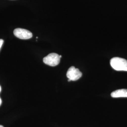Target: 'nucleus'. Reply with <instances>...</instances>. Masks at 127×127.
<instances>
[{
    "mask_svg": "<svg viewBox=\"0 0 127 127\" xmlns=\"http://www.w3.org/2000/svg\"><path fill=\"white\" fill-rule=\"evenodd\" d=\"M110 64L116 71H127V60L124 59L114 57L111 59Z\"/></svg>",
    "mask_w": 127,
    "mask_h": 127,
    "instance_id": "f257e3e1",
    "label": "nucleus"
},
{
    "mask_svg": "<svg viewBox=\"0 0 127 127\" xmlns=\"http://www.w3.org/2000/svg\"><path fill=\"white\" fill-rule=\"evenodd\" d=\"M61 57L62 56L61 55L55 53H52L44 57L43 59V61L48 65L55 66L59 64Z\"/></svg>",
    "mask_w": 127,
    "mask_h": 127,
    "instance_id": "f03ea898",
    "label": "nucleus"
},
{
    "mask_svg": "<svg viewBox=\"0 0 127 127\" xmlns=\"http://www.w3.org/2000/svg\"><path fill=\"white\" fill-rule=\"evenodd\" d=\"M0 127H3V126H2V125H0Z\"/></svg>",
    "mask_w": 127,
    "mask_h": 127,
    "instance_id": "6e6552de",
    "label": "nucleus"
},
{
    "mask_svg": "<svg viewBox=\"0 0 127 127\" xmlns=\"http://www.w3.org/2000/svg\"><path fill=\"white\" fill-rule=\"evenodd\" d=\"M0 91H1V87L0 86ZM1 104V99L0 98V105Z\"/></svg>",
    "mask_w": 127,
    "mask_h": 127,
    "instance_id": "0eeeda50",
    "label": "nucleus"
},
{
    "mask_svg": "<svg viewBox=\"0 0 127 127\" xmlns=\"http://www.w3.org/2000/svg\"><path fill=\"white\" fill-rule=\"evenodd\" d=\"M66 76L68 79L71 81H75L79 80L82 77V73L78 69L74 66H71L67 71Z\"/></svg>",
    "mask_w": 127,
    "mask_h": 127,
    "instance_id": "20e7f679",
    "label": "nucleus"
},
{
    "mask_svg": "<svg viewBox=\"0 0 127 127\" xmlns=\"http://www.w3.org/2000/svg\"><path fill=\"white\" fill-rule=\"evenodd\" d=\"M14 34L16 37L20 39L27 40L32 37V32L27 29L23 28H16L14 30Z\"/></svg>",
    "mask_w": 127,
    "mask_h": 127,
    "instance_id": "7ed1b4c3",
    "label": "nucleus"
},
{
    "mask_svg": "<svg viewBox=\"0 0 127 127\" xmlns=\"http://www.w3.org/2000/svg\"><path fill=\"white\" fill-rule=\"evenodd\" d=\"M3 42H4V41L2 39H0V49L2 45Z\"/></svg>",
    "mask_w": 127,
    "mask_h": 127,
    "instance_id": "423d86ee",
    "label": "nucleus"
},
{
    "mask_svg": "<svg viewBox=\"0 0 127 127\" xmlns=\"http://www.w3.org/2000/svg\"><path fill=\"white\" fill-rule=\"evenodd\" d=\"M111 96L114 98L127 97V89H120L114 91L111 93Z\"/></svg>",
    "mask_w": 127,
    "mask_h": 127,
    "instance_id": "39448f33",
    "label": "nucleus"
}]
</instances>
